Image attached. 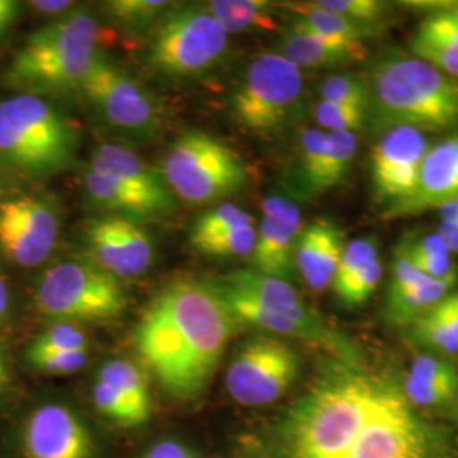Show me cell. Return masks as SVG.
<instances>
[{
  "label": "cell",
  "mask_w": 458,
  "mask_h": 458,
  "mask_svg": "<svg viewBox=\"0 0 458 458\" xmlns=\"http://www.w3.org/2000/svg\"><path fill=\"white\" fill-rule=\"evenodd\" d=\"M238 327L209 280L177 278L148 302L134 344L165 393L192 401L211 386Z\"/></svg>",
  "instance_id": "obj_1"
},
{
  "label": "cell",
  "mask_w": 458,
  "mask_h": 458,
  "mask_svg": "<svg viewBox=\"0 0 458 458\" xmlns=\"http://www.w3.org/2000/svg\"><path fill=\"white\" fill-rule=\"evenodd\" d=\"M401 397L393 378L335 360L280 414L272 429L274 458H342Z\"/></svg>",
  "instance_id": "obj_2"
},
{
  "label": "cell",
  "mask_w": 458,
  "mask_h": 458,
  "mask_svg": "<svg viewBox=\"0 0 458 458\" xmlns=\"http://www.w3.org/2000/svg\"><path fill=\"white\" fill-rule=\"evenodd\" d=\"M98 39L96 17L73 9L24 41L4 72V82L38 98L81 92L100 53Z\"/></svg>",
  "instance_id": "obj_3"
},
{
  "label": "cell",
  "mask_w": 458,
  "mask_h": 458,
  "mask_svg": "<svg viewBox=\"0 0 458 458\" xmlns=\"http://www.w3.org/2000/svg\"><path fill=\"white\" fill-rule=\"evenodd\" d=\"M79 145V126L48 98L17 94L0 102V164L48 179L75 164Z\"/></svg>",
  "instance_id": "obj_4"
},
{
  "label": "cell",
  "mask_w": 458,
  "mask_h": 458,
  "mask_svg": "<svg viewBox=\"0 0 458 458\" xmlns=\"http://www.w3.org/2000/svg\"><path fill=\"white\" fill-rule=\"evenodd\" d=\"M380 128L440 131L458 126V81L418 58H389L372 73Z\"/></svg>",
  "instance_id": "obj_5"
},
{
  "label": "cell",
  "mask_w": 458,
  "mask_h": 458,
  "mask_svg": "<svg viewBox=\"0 0 458 458\" xmlns=\"http://www.w3.org/2000/svg\"><path fill=\"white\" fill-rule=\"evenodd\" d=\"M174 196L194 206L214 204L245 189L248 166L223 140L189 130L172 143L160 166Z\"/></svg>",
  "instance_id": "obj_6"
},
{
  "label": "cell",
  "mask_w": 458,
  "mask_h": 458,
  "mask_svg": "<svg viewBox=\"0 0 458 458\" xmlns=\"http://www.w3.org/2000/svg\"><path fill=\"white\" fill-rule=\"evenodd\" d=\"M229 33L200 4H174L149 31L147 64L170 79L202 75L226 55Z\"/></svg>",
  "instance_id": "obj_7"
},
{
  "label": "cell",
  "mask_w": 458,
  "mask_h": 458,
  "mask_svg": "<svg viewBox=\"0 0 458 458\" xmlns=\"http://www.w3.org/2000/svg\"><path fill=\"white\" fill-rule=\"evenodd\" d=\"M36 310L55 323H106L128 308L119 278L87 260H66L48 268L34 293Z\"/></svg>",
  "instance_id": "obj_8"
},
{
  "label": "cell",
  "mask_w": 458,
  "mask_h": 458,
  "mask_svg": "<svg viewBox=\"0 0 458 458\" xmlns=\"http://www.w3.org/2000/svg\"><path fill=\"white\" fill-rule=\"evenodd\" d=\"M304 79L301 68L280 53H263L246 68L231 96V115L260 138L287 130L301 113Z\"/></svg>",
  "instance_id": "obj_9"
},
{
  "label": "cell",
  "mask_w": 458,
  "mask_h": 458,
  "mask_svg": "<svg viewBox=\"0 0 458 458\" xmlns=\"http://www.w3.org/2000/svg\"><path fill=\"white\" fill-rule=\"evenodd\" d=\"M302 359L287 340L255 335L238 346L226 370V391L246 408H262L282 399L301 376Z\"/></svg>",
  "instance_id": "obj_10"
},
{
  "label": "cell",
  "mask_w": 458,
  "mask_h": 458,
  "mask_svg": "<svg viewBox=\"0 0 458 458\" xmlns=\"http://www.w3.org/2000/svg\"><path fill=\"white\" fill-rule=\"evenodd\" d=\"M94 113L115 131L134 138H155L162 131V107L130 72L98 53L81 92Z\"/></svg>",
  "instance_id": "obj_11"
},
{
  "label": "cell",
  "mask_w": 458,
  "mask_h": 458,
  "mask_svg": "<svg viewBox=\"0 0 458 458\" xmlns=\"http://www.w3.org/2000/svg\"><path fill=\"white\" fill-rule=\"evenodd\" d=\"M214 280L253 299L263 310L306 329L311 336L312 346L325 350L335 360L360 363L359 348L342 331L329 325L319 312L310 308L291 282L267 277L251 268L236 270L225 277H214Z\"/></svg>",
  "instance_id": "obj_12"
},
{
  "label": "cell",
  "mask_w": 458,
  "mask_h": 458,
  "mask_svg": "<svg viewBox=\"0 0 458 458\" xmlns=\"http://www.w3.org/2000/svg\"><path fill=\"white\" fill-rule=\"evenodd\" d=\"M58 231V211L45 197H11L0 202V253L17 267L31 268L45 262Z\"/></svg>",
  "instance_id": "obj_13"
},
{
  "label": "cell",
  "mask_w": 458,
  "mask_h": 458,
  "mask_svg": "<svg viewBox=\"0 0 458 458\" xmlns=\"http://www.w3.org/2000/svg\"><path fill=\"white\" fill-rule=\"evenodd\" d=\"M428 149L425 132L408 126L387 130L378 140L370 155V181L384 213L416 192Z\"/></svg>",
  "instance_id": "obj_14"
},
{
  "label": "cell",
  "mask_w": 458,
  "mask_h": 458,
  "mask_svg": "<svg viewBox=\"0 0 458 458\" xmlns=\"http://www.w3.org/2000/svg\"><path fill=\"white\" fill-rule=\"evenodd\" d=\"M437 431L401 397L382 411L342 458H440Z\"/></svg>",
  "instance_id": "obj_15"
},
{
  "label": "cell",
  "mask_w": 458,
  "mask_h": 458,
  "mask_svg": "<svg viewBox=\"0 0 458 458\" xmlns=\"http://www.w3.org/2000/svg\"><path fill=\"white\" fill-rule=\"evenodd\" d=\"M87 262L115 278L138 277L153 262V240L138 221L119 216L89 219L81 233Z\"/></svg>",
  "instance_id": "obj_16"
},
{
  "label": "cell",
  "mask_w": 458,
  "mask_h": 458,
  "mask_svg": "<svg viewBox=\"0 0 458 458\" xmlns=\"http://www.w3.org/2000/svg\"><path fill=\"white\" fill-rule=\"evenodd\" d=\"M17 450L21 458H96V440L77 411L45 403L22 420Z\"/></svg>",
  "instance_id": "obj_17"
},
{
  "label": "cell",
  "mask_w": 458,
  "mask_h": 458,
  "mask_svg": "<svg viewBox=\"0 0 458 458\" xmlns=\"http://www.w3.org/2000/svg\"><path fill=\"white\" fill-rule=\"evenodd\" d=\"M263 219L257 229V243L250 257L251 270L291 282L297 274L295 250L302 231L301 211L287 197L263 200Z\"/></svg>",
  "instance_id": "obj_18"
},
{
  "label": "cell",
  "mask_w": 458,
  "mask_h": 458,
  "mask_svg": "<svg viewBox=\"0 0 458 458\" xmlns=\"http://www.w3.org/2000/svg\"><path fill=\"white\" fill-rule=\"evenodd\" d=\"M455 199H458V131L428 149L416 192L408 200L386 211L384 217L394 219L425 213Z\"/></svg>",
  "instance_id": "obj_19"
},
{
  "label": "cell",
  "mask_w": 458,
  "mask_h": 458,
  "mask_svg": "<svg viewBox=\"0 0 458 458\" xmlns=\"http://www.w3.org/2000/svg\"><path fill=\"white\" fill-rule=\"evenodd\" d=\"M344 245V231L327 217L314 219L301 231L295 268L314 293H323L331 285Z\"/></svg>",
  "instance_id": "obj_20"
},
{
  "label": "cell",
  "mask_w": 458,
  "mask_h": 458,
  "mask_svg": "<svg viewBox=\"0 0 458 458\" xmlns=\"http://www.w3.org/2000/svg\"><path fill=\"white\" fill-rule=\"evenodd\" d=\"M90 170L140 194L157 199L172 209L177 208V199L165 181L162 170L148 164L143 157L130 148L117 143L98 145L92 155Z\"/></svg>",
  "instance_id": "obj_21"
},
{
  "label": "cell",
  "mask_w": 458,
  "mask_h": 458,
  "mask_svg": "<svg viewBox=\"0 0 458 458\" xmlns=\"http://www.w3.org/2000/svg\"><path fill=\"white\" fill-rule=\"evenodd\" d=\"M82 187L87 199L98 209L111 213V216L145 221L160 219L175 211L160 200L131 191L126 185L111 181L94 170H87L83 174Z\"/></svg>",
  "instance_id": "obj_22"
},
{
  "label": "cell",
  "mask_w": 458,
  "mask_h": 458,
  "mask_svg": "<svg viewBox=\"0 0 458 458\" xmlns=\"http://www.w3.org/2000/svg\"><path fill=\"white\" fill-rule=\"evenodd\" d=\"M414 58L458 81V9L426 17L411 41Z\"/></svg>",
  "instance_id": "obj_23"
},
{
  "label": "cell",
  "mask_w": 458,
  "mask_h": 458,
  "mask_svg": "<svg viewBox=\"0 0 458 458\" xmlns=\"http://www.w3.org/2000/svg\"><path fill=\"white\" fill-rule=\"evenodd\" d=\"M457 280L426 277L408 287H387L386 318L395 327H410L414 319L435 308L455 287Z\"/></svg>",
  "instance_id": "obj_24"
},
{
  "label": "cell",
  "mask_w": 458,
  "mask_h": 458,
  "mask_svg": "<svg viewBox=\"0 0 458 458\" xmlns=\"http://www.w3.org/2000/svg\"><path fill=\"white\" fill-rule=\"evenodd\" d=\"M287 9H291L295 14L294 21L291 24L293 30L312 34L335 47L367 53L363 38L369 34V31H365L360 26L346 21L344 17L319 11L312 7L310 2L287 4Z\"/></svg>",
  "instance_id": "obj_25"
},
{
  "label": "cell",
  "mask_w": 458,
  "mask_h": 458,
  "mask_svg": "<svg viewBox=\"0 0 458 458\" xmlns=\"http://www.w3.org/2000/svg\"><path fill=\"white\" fill-rule=\"evenodd\" d=\"M280 55L297 68H336L363 60L367 53L335 47L312 34L291 28L284 36Z\"/></svg>",
  "instance_id": "obj_26"
},
{
  "label": "cell",
  "mask_w": 458,
  "mask_h": 458,
  "mask_svg": "<svg viewBox=\"0 0 458 458\" xmlns=\"http://www.w3.org/2000/svg\"><path fill=\"white\" fill-rule=\"evenodd\" d=\"M98 378L114 387L134 411L141 425H147L151 418V393L147 372L131 360L113 359L98 369Z\"/></svg>",
  "instance_id": "obj_27"
},
{
  "label": "cell",
  "mask_w": 458,
  "mask_h": 458,
  "mask_svg": "<svg viewBox=\"0 0 458 458\" xmlns=\"http://www.w3.org/2000/svg\"><path fill=\"white\" fill-rule=\"evenodd\" d=\"M206 7L228 33L248 30L267 31L277 26L274 17L277 4L267 0H213Z\"/></svg>",
  "instance_id": "obj_28"
},
{
  "label": "cell",
  "mask_w": 458,
  "mask_h": 458,
  "mask_svg": "<svg viewBox=\"0 0 458 458\" xmlns=\"http://www.w3.org/2000/svg\"><path fill=\"white\" fill-rule=\"evenodd\" d=\"M325 153L327 131L321 128L304 130L299 140V160L295 170V185L301 196L318 197Z\"/></svg>",
  "instance_id": "obj_29"
},
{
  "label": "cell",
  "mask_w": 458,
  "mask_h": 458,
  "mask_svg": "<svg viewBox=\"0 0 458 458\" xmlns=\"http://www.w3.org/2000/svg\"><path fill=\"white\" fill-rule=\"evenodd\" d=\"M410 336L414 344L443 357L458 353V335L440 302L411 323Z\"/></svg>",
  "instance_id": "obj_30"
},
{
  "label": "cell",
  "mask_w": 458,
  "mask_h": 458,
  "mask_svg": "<svg viewBox=\"0 0 458 458\" xmlns=\"http://www.w3.org/2000/svg\"><path fill=\"white\" fill-rule=\"evenodd\" d=\"M172 5L166 0H111L104 4V11L115 26L130 33H143L151 31Z\"/></svg>",
  "instance_id": "obj_31"
},
{
  "label": "cell",
  "mask_w": 458,
  "mask_h": 458,
  "mask_svg": "<svg viewBox=\"0 0 458 458\" xmlns=\"http://www.w3.org/2000/svg\"><path fill=\"white\" fill-rule=\"evenodd\" d=\"M359 148L357 134L350 131H327V153L319 179L318 196L338 187L350 172Z\"/></svg>",
  "instance_id": "obj_32"
},
{
  "label": "cell",
  "mask_w": 458,
  "mask_h": 458,
  "mask_svg": "<svg viewBox=\"0 0 458 458\" xmlns=\"http://www.w3.org/2000/svg\"><path fill=\"white\" fill-rule=\"evenodd\" d=\"M257 243V228L255 225H248L242 228L229 229L217 233L213 236L191 240L194 250L214 257V259H246L251 257Z\"/></svg>",
  "instance_id": "obj_33"
},
{
  "label": "cell",
  "mask_w": 458,
  "mask_h": 458,
  "mask_svg": "<svg viewBox=\"0 0 458 458\" xmlns=\"http://www.w3.org/2000/svg\"><path fill=\"white\" fill-rule=\"evenodd\" d=\"M89 348V338L81 325L53 323L43 329L26 348V357H38L62 352H81Z\"/></svg>",
  "instance_id": "obj_34"
},
{
  "label": "cell",
  "mask_w": 458,
  "mask_h": 458,
  "mask_svg": "<svg viewBox=\"0 0 458 458\" xmlns=\"http://www.w3.org/2000/svg\"><path fill=\"white\" fill-rule=\"evenodd\" d=\"M378 259V246L376 238H359L344 245L342 260L338 263L336 274L331 282L333 293L338 297L353 284L361 272Z\"/></svg>",
  "instance_id": "obj_35"
},
{
  "label": "cell",
  "mask_w": 458,
  "mask_h": 458,
  "mask_svg": "<svg viewBox=\"0 0 458 458\" xmlns=\"http://www.w3.org/2000/svg\"><path fill=\"white\" fill-rule=\"evenodd\" d=\"M310 4L319 11L344 17L369 33L386 19L389 11V4L378 0H316Z\"/></svg>",
  "instance_id": "obj_36"
},
{
  "label": "cell",
  "mask_w": 458,
  "mask_h": 458,
  "mask_svg": "<svg viewBox=\"0 0 458 458\" xmlns=\"http://www.w3.org/2000/svg\"><path fill=\"white\" fill-rule=\"evenodd\" d=\"M248 225H255L251 214L246 213L243 208L229 202H221L211 208L209 211L200 214L192 225L189 240H199L206 236H213L229 229L242 228Z\"/></svg>",
  "instance_id": "obj_37"
},
{
  "label": "cell",
  "mask_w": 458,
  "mask_h": 458,
  "mask_svg": "<svg viewBox=\"0 0 458 458\" xmlns=\"http://www.w3.org/2000/svg\"><path fill=\"white\" fill-rule=\"evenodd\" d=\"M321 100L369 109L372 98L370 89L355 75H333L321 85Z\"/></svg>",
  "instance_id": "obj_38"
},
{
  "label": "cell",
  "mask_w": 458,
  "mask_h": 458,
  "mask_svg": "<svg viewBox=\"0 0 458 458\" xmlns=\"http://www.w3.org/2000/svg\"><path fill=\"white\" fill-rule=\"evenodd\" d=\"M92 403L98 414L114 425L123 428L141 426L130 404L115 393L114 387H111L107 382L100 380L98 377L92 387Z\"/></svg>",
  "instance_id": "obj_39"
},
{
  "label": "cell",
  "mask_w": 458,
  "mask_h": 458,
  "mask_svg": "<svg viewBox=\"0 0 458 458\" xmlns=\"http://www.w3.org/2000/svg\"><path fill=\"white\" fill-rule=\"evenodd\" d=\"M314 117L327 131L357 132L363 128L367 109L321 100L314 109Z\"/></svg>",
  "instance_id": "obj_40"
},
{
  "label": "cell",
  "mask_w": 458,
  "mask_h": 458,
  "mask_svg": "<svg viewBox=\"0 0 458 458\" xmlns=\"http://www.w3.org/2000/svg\"><path fill=\"white\" fill-rule=\"evenodd\" d=\"M406 377L412 380L431 384V386H448L458 389L457 369L445 360L442 357L435 355H420L411 363Z\"/></svg>",
  "instance_id": "obj_41"
},
{
  "label": "cell",
  "mask_w": 458,
  "mask_h": 458,
  "mask_svg": "<svg viewBox=\"0 0 458 458\" xmlns=\"http://www.w3.org/2000/svg\"><path fill=\"white\" fill-rule=\"evenodd\" d=\"M89 359V350L62 352L38 357H26L28 365L45 376L65 377L79 372Z\"/></svg>",
  "instance_id": "obj_42"
},
{
  "label": "cell",
  "mask_w": 458,
  "mask_h": 458,
  "mask_svg": "<svg viewBox=\"0 0 458 458\" xmlns=\"http://www.w3.org/2000/svg\"><path fill=\"white\" fill-rule=\"evenodd\" d=\"M382 272H384L382 262L380 259H377L353 280V284L344 291V294L338 295L336 299L344 304V308L363 306L376 293L377 285L382 280Z\"/></svg>",
  "instance_id": "obj_43"
},
{
  "label": "cell",
  "mask_w": 458,
  "mask_h": 458,
  "mask_svg": "<svg viewBox=\"0 0 458 458\" xmlns=\"http://www.w3.org/2000/svg\"><path fill=\"white\" fill-rule=\"evenodd\" d=\"M141 458H200V455L191 445L181 440L166 438L151 445Z\"/></svg>",
  "instance_id": "obj_44"
},
{
  "label": "cell",
  "mask_w": 458,
  "mask_h": 458,
  "mask_svg": "<svg viewBox=\"0 0 458 458\" xmlns=\"http://www.w3.org/2000/svg\"><path fill=\"white\" fill-rule=\"evenodd\" d=\"M19 11L21 4L16 0H0V38L16 22Z\"/></svg>",
  "instance_id": "obj_45"
},
{
  "label": "cell",
  "mask_w": 458,
  "mask_h": 458,
  "mask_svg": "<svg viewBox=\"0 0 458 458\" xmlns=\"http://www.w3.org/2000/svg\"><path fill=\"white\" fill-rule=\"evenodd\" d=\"M30 5L34 11L43 13V14H64L66 11H73V2H65V0H58V2H30Z\"/></svg>",
  "instance_id": "obj_46"
},
{
  "label": "cell",
  "mask_w": 458,
  "mask_h": 458,
  "mask_svg": "<svg viewBox=\"0 0 458 458\" xmlns=\"http://www.w3.org/2000/svg\"><path fill=\"white\" fill-rule=\"evenodd\" d=\"M438 234L450 248L452 253H458V219L457 221H442L438 226Z\"/></svg>",
  "instance_id": "obj_47"
},
{
  "label": "cell",
  "mask_w": 458,
  "mask_h": 458,
  "mask_svg": "<svg viewBox=\"0 0 458 458\" xmlns=\"http://www.w3.org/2000/svg\"><path fill=\"white\" fill-rule=\"evenodd\" d=\"M440 306L458 335V291L446 295L443 301H440Z\"/></svg>",
  "instance_id": "obj_48"
},
{
  "label": "cell",
  "mask_w": 458,
  "mask_h": 458,
  "mask_svg": "<svg viewBox=\"0 0 458 458\" xmlns=\"http://www.w3.org/2000/svg\"><path fill=\"white\" fill-rule=\"evenodd\" d=\"M11 289L5 282V278L0 276V327L7 321L9 318V312H11Z\"/></svg>",
  "instance_id": "obj_49"
},
{
  "label": "cell",
  "mask_w": 458,
  "mask_h": 458,
  "mask_svg": "<svg viewBox=\"0 0 458 458\" xmlns=\"http://www.w3.org/2000/svg\"><path fill=\"white\" fill-rule=\"evenodd\" d=\"M13 382V376H11V369H9V361L5 357L4 346L0 344V394L9 391Z\"/></svg>",
  "instance_id": "obj_50"
},
{
  "label": "cell",
  "mask_w": 458,
  "mask_h": 458,
  "mask_svg": "<svg viewBox=\"0 0 458 458\" xmlns=\"http://www.w3.org/2000/svg\"><path fill=\"white\" fill-rule=\"evenodd\" d=\"M442 221H457L458 219V199L450 200L446 204H443L442 208H438Z\"/></svg>",
  "instance_id": "obj_51"
},
{
  "label": "cell",
  "mask_w": 458,
  "mask_h": 458,
  "mask_svg": "<svg viewBox=\"0 0 458 458\" xmlns=\"http://www.w3.org/2000/svg\"><path fill=\"white\" fill-rule=\"evenodd\" d=\"M0 165H2V164H0Z\"/></svg>",
  "instance_id": "obj_52"
}]
</instances>
